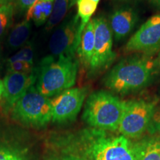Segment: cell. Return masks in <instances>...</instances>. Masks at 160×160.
<instances>
[{
	"instance_id": "4fadbf2b",
	"label": "cell",
	"mask_w": 160,
	"mask_h": 160,
	"mask_svg": "<svg viewBox=\"0 0 160 160\" xmlns=\"http://www.w3.org/2000/svg\"><path fill=\"white\" fill-rule=\"evenodd\" d=\"M95 45V32L92 20L88 23L82 33L81 39L77 48L79 60L85 68H88L93 57Z\"/></svg>"
},
{
	"instance_id": "7402d4cb",
	"label": "cell",
	"mask_w": 160,
	"mask_h": 160,
	"mask_svg": "<svg viewBox=\"0 0 160 160\" xmlns=\"http://www.w3.org/2000/svg\"><path fill=\"white\" fill-rule=\"evenodd\" d=\"M33 65L23 61H17L11 63H8V72L31 74L33 73Z\"/></svg>"
},
{
	"instance_id": "30bf717a",
	"label": "cell",
	"mask_w": 160,
	"mask_h": 160,
	"mask_svg": "<svg viewBox=\"0 0 160 160\" xmlns=\"http://www.w3.org/2000/svg\"><path fill=\"white\" fill-rule=\"evenodd\" d=\"M160 48V14L153 16L131 37L126 45L129 52L154 51Z\"/></svg>"
},
{
	"instance_id": "1f68e13d",
	"label": "cell",
	"mask_w": 160,
	"mask_h": 160,
	"mask_svg": "<svg viewBox=\"0 0 160 160\" xmlns=\"http://www.w3.org/2000/svg\"><path fill=\"white\" fill-rule=\"evenodd\" d=\"M48 160H62V159H57V158H53V159H48Z\"/></svg>"
},
{
	"instance_id": "f546056e",
	"label": "cell",
	"mask_w": 160,
	"mask_h": 160,
	"mask_svg": "<svg viewBox=\"0 0 160 160\" xmlns=\"http://www.w3.org/2000/svg\"><path fill=\"white\" fill-rule=\"evenodd\" d=\"M157 63H158V65H159L160 68V53H159V57H158V59H157Z\"/></svg>"
},
{
	"instance_id": "d6986e66",
	"label": "cell",
	"mask_w": 160,
	"mask_h": 160,
	"mask_svg": "<svg viewBox=\"0 0 160 160\" xmlns=\"http://www.w3.org/2000/svg\"><path fill=\"white\" fill-rule=\"evenodd\" d=\"M14 5L9 3L0 6V37L11 27L14 14Z\"/></svg>"
},
{
	"instance_id": "d4e9b609",
	"label": "cell",
	"mask_w": 160,
	"mask_h": 160,
	"mask_svg": "<svg viewBox=\"0 0 160 160\" xmlns=\"http://www.w3.org/2000/svg\"><path fill=\"white\" fill-rule=\"evenodd\" d=\"M62 160H88L85 158L80 157V156L73 154V153H68L63 156L62 157Z\"/></svg>"
},
{
	"instance_id": "e0dca14e",
	"label": "cell",
	"mask_w": 160,
	"mask_h": 160,
	"mask_svg": "<svg viewBox=\"0 0 160 160\" xmlns=\"http://www.w3.org/2000/svg\"><path fill=\"white\" fill-rule=\"evenodd\" d=\"M77 16L80 21V32L82 33L83 30L97 10L98 4L92 0H79L77 2Z\"/></svg>"
},
{
	"instance_id": "277c9868",
	"label": "cell",
	"mask_w": 160,
	"mask_h": 160,
	"mask_svg": "<svg viewBox=\"0 0 160 160\" xmlns=\"http://www.w3.org/2000/svg\"><path fill=\"white\" fill-rule=\"evenodd\" d=\"M125 102L106 91H98L88 97L82 119L91 128L105 131L119 128Z\"/></svg>"
},
{
	"instance_id": "484cf974",
	"label": "cell",
	"mask_w": 160,
	"mask_h": 160,
	"mask_svg": "<svg viewBox=\"0 0 160 160\" xmlns=\"http://www.w3.org/2000/svg\"><path fill=\"white\" fill-rule=\"evenodd\" d=\"M4 93V85L3 82L2 80H0V99L2 98V95Z\"/></svg>"
},
{
	"instance_id": "ba28073f",
	"label": "cell",
	"mask_w": 160,
	"mask_h": 160,
	"mask_svg": "<svg viewBox=\"0 0 160 160\" xmlns=\"http://www.w3.org/2000/svg\"><path fill=\"white\" fill-rule=\"evenodd\" d=\"M88 88H71L51 99L53 123L65 124L74 121L82 108Z\"/></svg>"
},
{
	"instance_id": "52a82bcc",
	"label": "cell",
	"mask_w": 160,
	"mask_h": 160,
	"mask_svg": "<svg viewBox=\"0 0 160 160\" xmlns=\"http://www.w3.org/2000/svg\"><path fill=\"white\" fill-rule=\"evenodd\" d=\"M95 32V45L88 74L95 76L105 71L116 58L113 51V33L108 22L105 17H98L92 19Z\"/></svg>"
},
{
	"instance_id": "4dcf8cb0",
	"label": "cell",
	"mask_w": 160,
	"mask_h": 160,
	"mask_svg": "<svg viewBox=\"0 0 160 160\" xmlns=\"http://www.w3.org/2000/svg\"><path fill=\"white\" fill-rule=\"evenodd\" d=\"M92 1H93V2H94L95 3H97V4H99V1H100V0H92Z\"/></svg>"
},
{
	"instance_id": "5b68a950",
	"label": "cell",
	"mask_w": 160,
	"mask_h": 160,
	"mask_svg": "<svg viewBox=\"0 0 160 160\" xmlns=\"http://www.w3.org/2000/svg\"><path fill=\"white\" fill-rule=\"evenodd\" d=\"M11 112L12 117L23 125L45 127L52 119L51 99L40 93L33 85L17 100Z\"/></svg>"
},
{
	"instance_id": "6da1fadb",
	"label": "cell",
	"mask_w": 160,
	"mask_h": 160,
	"mask_svg": "<svg viewBox=\"0 0 160 160\" xmlns=\"http://www.w3.org/2000/svg\"><path fill=\"white\" fill-rule=\"evenodd\" d=\"M73 154L88 160H135L133 144L124 136L108 134L102 130L85 129L71 140Z\"/></svg>"
},
{
	"instance_id": "8fae6325",
	"label": "cell",
	"mask_w": 160,
	"mask_h": 160,
	"mask_svg": "<svg viewBox=\"0 0 160 160\" xmlns=\"http://www.w3.org/2000/svg\"><path fill=\"white\" fill-rule=\"evenodd\" d=\"M34 72L31 74L8 72L3 80V107L6 111L11 110L17 101L31 86L35 85Z\"/></svg>"
},
{
	"instance_id": "2e32d148",
	"label": "cell",
	"mask_w": 160,
	"mask_h": 160,
	"mask_svg": "<svg viewBox=\"0 0 160 160\" xmlns=\"http://www.w3.org/2000/svg\"><path fill=\"white\" fill-rule=\"evenodd\" d=\"M31 32V22L25 19L18 23L10 32L8 45L12 49L22 47L27 42Z\"/></svg>"
},
{
	"instance_id": "3957f363",
	"label": "cell",
	"mask_w": 160,
	"mask_h": 160,
	"mask_svg": "<svg viewBox=\"0 0 160 160\" xmlns=\"http://www.w3.org/2000/svg\"><path fill=\"white\" fill-rule=\"evenodd\" d=\"M79 66V59L75 56L44 57L34 73L36 88L48 98L71 88L76 83Z\"/></svg>"
},
{
	"instance_id": "f1b7e54d",
	"label": "cell",
	"mask_w": 160,
	"mask_h": 160,
	"mask_svg": "<svg viewBox=\"0 0 160 160\" xmlns=\"http://www.w3.org/2000/svg\"><path fill=\"white\" fill-rule=\"evenodd\" d=\"M78 1H79V0H71V5H70V8H71V7H73V5H77V2Z\"/></svg>"
},
{
	"instance_id": "83f0119b",
	"label": "cell",
	"mask_w": 160,
	"mask_h": 160,
	"mask_svg": "<svg viewBox=\"0 0 160 160\" xmlns=\"http://www.w3.org/2000/svg\"><path fill=\"white\" fill-rule=\"evenodd\" d=\"M151 1L153 5L158 6V7H160V0H149Z\"/></svg>"
},
{
	"instance_id": "7a4b0ae2",
	"label": "cell",
	"mask_w": 160,
	"mask_h": 160,
	"mask_svg": "<svg viewBox=\"0 0 160 160\" xmlns=\"http://www.w3.org/2000/svg\"><path fill=\"white\" fill-rule=\"evenodd\" d=\"M156 63L145 56L135 55L122 59L103 79L107 88L119 94H127L145 88L152 82Z\"/></svg>"
},
{
	"instance_id": "cb8c5ba5",
	"label": "cell",
	"mask_w": 160,
	"mask_h": 160,
	"mask_svg": "<svg viewBox=\"0 0 160 160\" xmlns=\"http://www.w3.org/2000/svg\"><path fill=\"white\" fill-rule=\"evenodd\" d=\"M37 0H17V6L22 12H27Z\"/></svg>"
},
{
	"instance_id": "5bb4252c",
	"label": "cell",
	"mask_w": 160,
	"mask_h": 160,
	"mask_svg": "<svg viewBox=\"0 0 160 160\" xmlns=\"http://www.w3.org/2000/svg\"><path fill=\"white\" fill-rule=\"evenodd\" d=\"M135 160H160V138L151 137L133 144Z\"/></svg>"
},
{
	"instance_id": "ac0fdd59",
	"label": "cell",
	"mask_w": 160,
	"mask_h": 160,
	"mask_svg": "<svg viewBox=\"0 0 160 160\" xmlns=\"http://www.w3.org/2000/svg\"><path fill=\"white\" fill-rule=\"evenodd\" d=\"M71 2V0H54L53 11L47 22L46 30L49 31L61 22L65 17L68 10L70 8Z\"/></svg>"
},
{
	"instance_id": "7c38bea8",
	"label": "cell",
	"mask_w": 160,
	"mask_h": 160,
	"mask_svg": "<svg viewBox=\"0 0 160 160\" xmlns=\"http://www.w3.org/2000/svg\"><path fill=\"white\" fill-rule=\"evenodd\" d=\"M137 12L132 8L125 7L116 10L109 19V26L116 41L127 37L137 22Z\"/></svg>"
},
{
	"instance_id": "8992f818",
	"label": "cell",
	"mask_w": 160,
	"mask_h": 160,
	"mask_svg": "<svg viewBox=\"0 0 160 160\" xmlns=\"http://www.w3.org/2000/svg\"><path fill=\"white\" fill-rule=\"evenodd\" d=\"M156 111L153 102L143 99L125 102L118 131L128 139H137L148 131Z\"/></svg>"
},
{
	"instance_id": "9a60e30c",
	"label": "cell",
	"mask_w": 160,
	"mask_h": 160,
	"mask_svg": "<svg viewBox=\"0 0 160 160\" xmlns=\"http://www.w3.org/2000/svg\"><path fill=\"white\" fill-rule=\"evenodd\" d=\"M54 0H37L26 13V19L36 25H42L51 17Z\"/></svg>"
},
{
	"instance_id": "44dd1931",
	"label": "cell",
	"mask_w": 160,
	"mask_h": 160,
	"mask_svg": "<svg viewBox=\"0 0 160 160\" xmlns=\"http://www.w3.org/2000/svg\"><path fill=\"white\" fill-rule=\"evenodd\" d=\"M0 160H28L25 153L19 149L0 144Z\"/></svg>"
},
{
	"instance_id": "d6a6232c",
	"label": "cell",
	"mask_w": 160,
	"mask_h": 160,
	"mask_svg": "<svg viewBox=\"0 0 160 160\" xmlns=\"http://www.w3.org/2000/svg\"><path fill=\"white\" fill-rule=\"evenodd\" d=\"M119 1H124V0H119Z\"/></svg>"
},
{
	"instance_id": "ffe728a7",
	"label": "cell",
	"mask_w": 160,
	"mask_h": 160,
	"mask_svg": "<svg viewBox=\"0 0 160 160\" xmlns=\"http://www.w3.org/2000/svg\"><path fill=\"white\" fill-rule=\"evenodd\" d=\"M33 48L31 42H27L14 55L8 58V63H11L17 61H23L33 65Z\"/></svg>"
},
{
	"instance_id": "603a6c76",
	"label": "cell",
	"mask_w": 160,
	"mask_h": 160,
	"mask_svg": "<svg viewBox=\"0 0 160 160\" xmlns=\"http://www.w3.org/2000/svg\"><path fill=\"white\" fill-rule=\"evenodd\" d=\"M148 131L151 134H160V110L155 111Z\"/></svg>"
},
{
	"instance_id": "4316f807",
	"label": "cell",
	"mask_w": 160,
	"mask_h": 160,
	"mask_svg": "<svg viewBox=\"0 0 160 160\" xmlns=\"http://www.w3.org/2000/svg\"><path fill=\"white\" fill-rule=\"evenodd\" d=\"M13 1L14 0H0V6L7 5V4L9 3H13Z\"/></svg>"
},
{
	"instance_id": "9c48e42d",
	"label": "cell",
	"mask_w": 160,
	"mask_h": 160,
	"mask_svg": "<svg viewBox=\"0 0 160 160\" xmlns=\"http://www.w3.org/2000/svg\"><path fill=\"white\" fill-rule=\"evenodd\" d=\"M80 21L77 15L64 21L56 29L49 41V49L53 57H73L81 39Z\"/></svg>"
}]
</instances>
